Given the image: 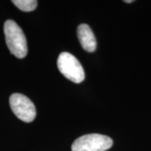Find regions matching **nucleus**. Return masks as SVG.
Masks as SVG:
<instances>
[{
    "mask_svg": "<svg viewBox=\"0 0 151 151\" xmlns=\"http://www.w3.org/2000/svg\"><path fill=\"white\" fill-rule=\"evenodd\" d=\"M4 31L7 46L11 54L22 59L28 53L27 40L22 29L14 20L9 19L4 23Z\"/></svg>",
    "mask_w": 151,
    "mask_h": 151,
    "instance_id": "obj_1",
    "label": "nucleus"
},
{
    "mask_svg": "<svg viewBox=\"0 0 151 151\" xmlns=\"http://www.w3.org/2000/svg\"><path fill=\"white\" fill-rule=\"evenodd\" d=\"M110 137L100 134H89L77 138L71 145L72 151H106L113 146Z\"/></svg>",
    "mask_w": 151,
    "mask_h": 151,
    "instance_id": "obj_2",
    "label": "nucleus"
},
{
    "mask_svg": "<svg viewBox=\"0 0 151 151\" xmlns=\"http://www.w3.org/2000/svg\"><path fill=\"white\" fill-rule=\"evenodd\" d=\"M57 67L62 75L75 83H81L85 79L84 69L80 61L69 52H62L59 55Z\"/></svg>",
    "mask_w": 151,
    "mask_h": 151,
    "instance_id": "obj_3",
    "label": "nucleus"
},
{
    "mask_svg": "<svg viewBox=\"0 0 151 151\" xmlns=\"http://www.w3.org/2000/svg\"><path fill=\"white\" fill-rule=\"evenodd\" d=\"M9 105L17 118L25 123L35 120L36 109L32 101L21 93H14L9 97Z\"/></svg>",
    "mask_w": 151,
    "mask_h": 151,
    "instance_id": "obj_4",
    "label": "nucleus"
},
{
    "mask_svg": "<svg viewBox=\"0 0 151 151\" xmlns=\"http://www.w3.org/2000/svg\"><path fill=\"white\" fill-rule=\"evenodd\" d=\"M77 36L81 47L87 52H93L97 48V40L95 35L86 24H81L77 27Z\"/></svg>",
    "mask_w": 151,
    "mask_h": 151,
    "instance_id": "obj_5",
    "label": "nucleus"
},
{
    "mask_svg": "<svg viewBox=\"0 0 151 151\" xmlns=\"http://www.w3.org/2000/svg\"><path fill=\"white\" fill-rule=\"evenodd\" d=\"M12 3L20 10L24 12L34 11L36 9L38 4L36 0H13Z\"/></svg>",
    "mask_w": 151,
    "mask_h": 151,
    "instance_id": "obj_6",
    "label": "nucleus"
},
{
    "mask_svg": "<svg viewBox=\"0 0 151 151\" xmlns=\"http://www.w3.org/2000/svg\"><path fill=\"white\" fill-rule=\"evenodd\" d=\"M124 2H125V3H128V4H129V3H133V2H134V0H125Z\"/></svg>",
    "mask_w": 151,
    "mask_h": 151,
    "instance_id": "obj_7",
    "label": "nucleus"
}]
</instances>
